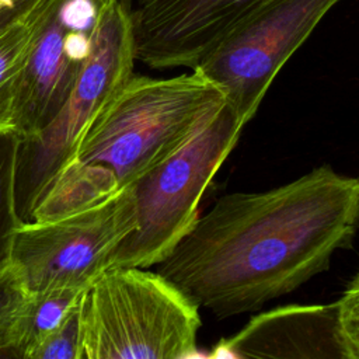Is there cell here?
Listing matches in <instances>:
<instances>
[{
	"mask_svg": "<svg viewBox=\"0 0 359 359\" xmlns=\"http://www.w3.org/2000/svg\"><path fill=\"white\" fill-rule=\"evenodd\" d=\"M359 226V178L320 165L283 185L220 196L157 272L199 309L255 311L325 272Z\"/></svg>",
	"mask_w": 359,
	"mask_h": 359,
	"instance_id": "obj_1",
	"label": "cell"
},
{
	"mask_svg": "<svg viewBox=\"0 0 359 359\" xmlns=\"http://www.w3.org/2000/svg\"><path fill=\"white\" fill-rule=\"evenodd\" d=\"M223 90L199 69L168 79L132 74L81 137L76 157L108 167L119 187L177 153L224 105Z\"/></svg>",
	"mask_w": 359,
	"mask_h": 359,
	"instance_id": "obj_2",
	"label": "cell"
},
{
	"mask_svg": "<svg viewBox=\"0 0 359 359\" xmlns=\"http://www.w3.org/2000/svg\"><path fill=\"white\" fill-rule=\"evenodd\" d=\"M199 307L147 268L112 265L81 294L80 359H184L198 351Z\"/></svg>",
	"mask_w": 359,
	"mask_h": 359,
	"instance_id": "obj_3",
	"label": "cell"
},
{
	"mask_svg": "<svg viewBox=\"0 0 359 359\" xmlns=\"http://www.w3.org/2000/svg\"><path fill=\"white\" fill-rule=\"evenodd\" d=\"M130 21L116 0H102L90 50L77 81L56 118L38 135L21 139L17 161V210L28 222L50 180L76 157L77 146L133 74Z\"/></svg>",
	"mask_w": 359,
	"mask_h": 359,
	"instance_id": "obj_4",
	"label": "cell"
},
{
	"mask_svg": "<svg viewBox=\"0 0 359 359\" xmlns=\"http://www.w3.org/2000/svg\"><path fill=\"white\" fill-rule=\"evenodd\" d=\"M244 126L224 102L177 153L130 184L137 226L118 247L114 265L150 268L171 252L199 217L201 199Z\"/></svg>",
	"mask_w": 359,
	"mask_h": 359,
	"instance_id": "obj_5",
	"label": "cell"
},
{
	"mask_svg": "<svg viewBox=\"0 0 359 359\" xmlns=\"http://www.w3.org/2000/svg\"><path fill=\"white\" fill-rule=\"evenodd\" d=\"M137 226L130 185L100 203L46 222H22L14 238L13 261L31 293L86 290L114 265L121 243Z\"/></svg>",
	"mask_w": 359,
	"mask_h": 359,
	"instance_id": "obj_6",
	"label": "cell"
},
{
	"mask_svg": "<svg viewBox=\"0 0 359 359\" xmlns=\"http://www.w3.org/2000/svg\"><path fill=\"white\" fill-rule=\"evenodd\" d=\"M338 0H268L198 66L248 123L272 80Z\"/></svg>",
	"mask_w": 359,
	"mask_h": 359,
	"instance_id": "obj_7",
	"label": "cell"
},
{
	"mask_svg": "<svg viewBox=\"0 0 359 359\" xmlns=\"http://www.w3.org/2000/svg\"><path fill=\"white\" fill-rule=\"evenodd\" d=\"M102 0H55L21 72L13 130L42 132L66 104L90 50Z\"/></svg>",
	"mask_w": 359,
	"mask_h": 359,
	"instance_id": "obj_8",
	"label": "cell"
},
{
	"mask_svg": "<svg viewBox=\"0 0 359 359\" xmlns=\"http://www.w3.org/2000/svg\"><path fill=\"white\" fill-rule=\"evenodd\" d=\"M133 34L135 57L151 69H195L268 0H116Z\"/></svg>",
	"mask_w": 359,
	"mask_h": 359,
	"instance_id": "obj_9",
	"label": "cell"
},
{
	"mask_svg": "<svg viewBox=\"0 0 359 359\" xmlns=\"http://www.w3.org/2000/svg\"><path fill=\"white\" fill-rule=\"evenodd\" d=\"M216 358L348 359L341 334L339 302L280 306L251 317L222 339Z\"/></svg>",
	"mask_w": 359,
	"mask_h": 359,
	"instance_id": "obj_10",
	"label": "cell"
},
{
	"mask_svg": "<svg viewBox=\"0 0 359 359\" xmlns=\"http://www.w3.org/2000/svg\"><path fill=\"white\" fill-rule=\"evenodd\" d=\"M119 188L108 167L74 157L45 187L29 220L46 222L73 215L100 203Z\"/></svg>",
	"mask_w": 359,
	"mask_h": 359,
	"instance_id": "obj_11",
	"label": "cell"
},
{
	"mask_svg": "<svg viewBox=\"0 0 359 359\" xmlns=\"http://www.w3.org/2000/svg\"><path fill=\"white\" fill-rule=\"evenodd\" d=\"M53 1H45L0 34V132L13 129L21 72Z\"/></svg>",
	"mask_w": 359,
	"mask_h": 359,
	"instance_id": "obj_12",
	"label": "cell"
},
{
	"mask_svg": "<svg viewBox=\"0 0 359 359\" xmlns=\"http://www.w3.org/2000/svg\"><path fill=\"white\" fill-rule=\"evenodd\" d=\"M83 292L49 290L31 293L18 325L13 358L28 359L31 351L55 330L79 303Z\"/></svg>",
	"mask_w": 359,
	"mask_h": 359,
	"instance_id": "obj_13",
	"label": "cell"
},
{
	"mask_svg": "<svg viewBox=\"0 0 359 359\" xmlns=\"http://www.w3.org/2000/svg\"><path fill=\"white\" fill-rule=\"evenodd\" d=\"M20 142L15 130L0 132V272L11 265L15 231L22 223L15 196Z\"/></svg>",
	"mask_w": 359,
	"mask_h": 359,
	"instance_id": "obj_14",
	"label": "cell"
},
{
	"mask_svg": "<svg viewBox=\"0 0 359 359\" xmlns=\"http://www.w3.org/2000/svg\"><path fill=\"white\" fill-rule=\"evenodd\" d=\"M29 296L31 292L13 264L0 272V358H13L18 325Z\"/></svg>",
	"mask_w": 359,
	"mask_h": 359,
	"instance_id": "obj_15",
	"label": "cell"
},
{
	"mask_svg": "<svg viewBox=\"0 0 359 359\" xmlns=\"http://www.w3.org/2000/svg\"><path fill=\"white\" fill-rule=\"evenodd\" d=\"M80 304L81 297L65 320L31 351L28 359H80Z\"/></svg>",
	"mask_w": 359,
	"mask_h": 359,
	"instance_id": "obj_16",
	"label": "cell"
},
{
	"mask_svg": "<svg viewBox=\"0 0 359 359\" xmlns=\"http://www.w3.org/2000/svg\"><path fill=\"white\" fill-rule=\"evenodd\" d=\"M48 0H0V34Z\"/></svg>",
	"mask_w": 359,
	"mask_h": 359,
	"instance_id": "obj_17",
	"label": "cell"
},
{
	"mask_svg": "<svg viewBox=\"0 0 359 359\" xmlns=\"http://www.w3.org/2000/svg\"><path fill=\"white\" fill-rule=\"evenodd\" d=\"M341 334L348 359H359V313L341 309Z\"/></svg>",
	"mask_w": 359,
	"mask_h": 359,
	"instance_id": "obj_18",
	"label": "cell"
},
{
	"mask_svg": "<svg viewBox=\"0 0 359 359\" xmlns=\"http://www.w3.org/2000/svg\"><path fill=\"white\" fill-rule=\"evenodd\" d=\"M338 302L341 304V309L352 313H359V271L351 278Z\"/></svg>",
	"mask_w": 359,
	"mask_h": 359,
	"instance_id": "obj_19",
	"label": "cell"
}]
</instances>
